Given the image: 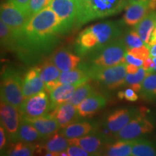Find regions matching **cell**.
Wrapping results in <instances>:
<instances>
[{
  "label": "cell",
  "mask_w": 156,
  "mask_h": 156,
  "mask_svg": "<svg viewBox=\"0 0 156 156\" xmlns=\"http://www.w3.org/2000/svg\"><path fill=\"white\" fill-rule=\"evenodd\" d=\"M90 77L108 89H115L125 85L126 64L122 63L112 67H99L85 63Z\"/></svg>",
  "instance_id": "5b68a950"
},
{
  "label": "cell",
  "mask_w": 156,
  "mask_h": 156,
  "mask_svg": "<svg viewBox=\"0 0 156 156\" xmlns=\"http://www.w3.org/2000/svg\"><path fill=\"white\" fill-rule=\"evenodd\" d=\"M60 85H62V83H60L58 79L56 80L47 82V83H45V90H46L48 93H50L51 92H52L54 89H56V87L59 86Z\"/></svg>",
  "instance_id": "b9f144b4"
},
{
  "label": "cell",
  "mask_w": 156,
  "mask_h": 156,
  "mask_svg": "<svg viewBox=\"0 0 156 156\" xmlns=\"http://www.w3.org/2000/svg\"><path fill=\"white\" fill-rule=\"evenodd\" d=\"M152 58H153L154 63H155V67H154L153 72H152V73H156V57H152Z\"/></svg>",
  "instance_id": "f907efd6"
},
{
  "label": "cell",
  "mask_w": 156,
  "mask_h": 156,
  "mask_svg": "<svg viewBox=\"0 0 156 156\" xmlns=\"http://www.w3.org/2000/svg\"><path fill=\"white\" fill-rule=\"evenodd\" d=\"M140 93L145 100H156V73H147L142 83Z\"/></svg>",
  "instance_id": "f1b7e54d"
},
{
  "label": "cell",
  "mask_w": 156,
  "mask_h": 156,
  "mask_svg": "<svg viewBox=\"0 0 156 156\" xmlns=\"http://www.w3.org/2000/svg\"><path fill=\"white\" fill-rule=\"evenodd\" d=\"M132 156H156V145L144 138L134 140L132 150Z\"/></svg>",
  "instance_id": "4316f807"
},
{
  "label": "cell",
  "mask_w": 156,
  "mask_h": 156,
  "mask_svg": "<svg viewBox=\"0 0 156 156\" xmlns=\"http://www.w3.org/2000/svg\"><path fill=\"white\" fill-rule=\"evenodd\" d=\"M46 140V142L43 145H36V150H38L37 153H43L45 155L47 152H51L56 153L57 156L61 152L67 151L70 145L69 139L65 137L62 132L60 134L56 132Z\"/></svg>",
  "instance_id": "7402d4cb"
},
{
  "label": "cell",
  "mask_w": 156,
  "mask_h": 156,
  "mask_svg": "<svg viewBox=\"0 0 156 156\" xmlns=\"http://www.w3.org/2000/svg\"><path fill=\"white\" fill-rule=\"evenodd\" d=\"M46 90L27 98L20 108L21 119H36L47 114L50 110L51 101Z\"/></svg>",
  "instance_id": "8992f818"
},
{
  "label": "cell",
  "mask_w": 156,
  "mask_h": 156,
  "mask_svg": "<svg viewBox=\"0 0 156 156\" xmlns=\"http://www.w3.org/2000/svg\"><path fill=\"white\" fill-rule=\"evenodd\" d=\"M153 129V123L146 116V113L140 108L139 114L115 134V137L119 140H133L151 133Z\"/></svg>",
  "instance_id": "52a82bcc"
},
{
  "label": "cell",
  "mask_w": 156,
  "mask_h": 156,
  "mask_svg": "<svg viewBox=\"0 0 156 156\" xmlns=\"http://www.w3.org/2000/svg\"><path fill=\"white\" fill-rule=\"evenodd\" d=\"M30 123L38 130L42 139L46 140L58 132L60 126L57 121L48 114L36 119H22Z\"/></svg>",
  "instance_id": "ac0fdd59"
},
{
  "label": "cell",
  "mask_w": 156,
  "mask_h": 156,
  "mask_svg": "<svg viewBox=\"0 0 156 156\" xmlns=\"http://www.w3.org/2000/svg\"><path fill=\"white\" fill-rule=\"evenodd\" d=\"M5 132V128L3 127L2 125H1V127H0V149H1V152L6 145Z\"/></svg>",
  "instance_id": "ee69618b"
},
{
  "label": "cell",
  "mask_w": 156,
  "mask_h": 156,
  "mask_svg": "<svg viewBox=\"0 0 156 156\" xmlns=\"http://www.w3.org/2000/svg\"><path fill=\"white\" fill-rule=\"evenodd\" d=\"M133 140H119L108 142L103 148L101 155L107 156H129L132 155Z\"/></svg>",
  "instance_id": "484cf974"
},
{
  "label": "cell",
  "mask_w": 156,
  "mask_h": 156,
  "mask_svg": "<svg viewBox=\"0 0 156 156\" xmlns=\"http://www.w3.org/2000/svg\"><path fill=\"white\" fill-rule=\"evenodd\" d=\"M49 59L61 72L69 71L79 66L81 58L67 48H59L55 51Z\"/></svg>",
  "instance_id": "2e32d148"
},
{
  "label": "cell",
  "mask_w": 156,
  "mask_h": 156,
  "mask_svg": "<svg viewBox=\"0 0 156 156\" xmlns=\"http://www.w3.org/2000/svg\"><path fill=\"white\" fill-rule=\"evenodd\" d=\"M149 0H127V5L129 4H133V3H138V2H146Z\"/></svg>",
  "instance_id": "c3c4849f"
},
{
  "label": "cell",
  "mask_w": 156,
  "mask_h": 156,
  "mask_svg": "<svg viewBox=\"0 0 156 156\" xmlns=\"http://www.w3.org/2000/svg\"><path fill=\"white\" fill-rule=\"evenodd\" d=\"M156 44V26L155 28H154L153 32H152L151 39H150L149 44H148V47H151V46H153V44Z\"/></svg>",
  "instance_id": "bcb514c9"
},
{
  "label": "cell",
  "mask_w": 156,
  "mask_h": 156,
  "mask_svg": "<svg viewBox=\"0 0 156 156\" xmlns=\"http://www.w3.org/2000/svg\"><path fill=\"white\" fill-rule=\"evenodd\" d=\"M0 118L1 125L5 128L9 139L13 142L18 141V130L20 124V113L19 109L1 100Z\"/></svg>",
  "instance_id": "30bf717a"
},
{
  "label": "cell",
  "mask_w": 156,
  "mask_h": 156,
  "mask_svg": "<svg viewBox=\"0 0 156 156\" xmlns=\"http://www.w3.org/2000/svg\"><path fill=\"white\" fill-rule=\"evenodd\" d=\"M52 0H30L28 12L31 17L43 9L49 7Z\"/></svg>",
  "instance_id": "d590c367"
},
{
  "label": "cell",
  "mask_w": 156,
  "mask_h": 156,
  "mask_svg": "<svg viewBox=\"0 0 156 156\" xmlns=\"http://www.w3.org/2000/svg\"><path fill=\"white\" fill-rule=\"evenodd\" d=\"M93 92H95V90L90 84L87 83H84L76 89L75 93L69 102L77 106L80 103L83 102L86 98L92 94Z\"/></svg>",
  "instance_id": "836d02e7"
},
{
  "label": "cell",
  "mask_w": 156,
  "mask_h": 156,
  "mask_svg": "<svg viewBox=\"0 0 156 156\" xmlns=\"http://www.w3.org/2000/svg\"><path fill=\"white\" fill-rule=\"evenodd\" d=\"M7 1L11 2H12L13 4H15V5L17 6L19 8H20L21 9H23V10L28 12V5L29 2H30V0H7Z\"/></svg>",
  "instance_id": "60d3db41"
},
{
  "label": "cell",
  "mask_w": 156,
  "mask_h": 156,
  "mask_svg": "<svg viewBox=\"0 0 156 156\" xmlns=\"http://www.w3.org/2000/svg\"><path fill=\"white\" fill-rule=\"evenodd\" d=\"M107 103L105 95L93 92L77 106L80 116L84 118L92 116L104 108Z\"/></svg>",
  "instance_id": "e0dca14e"
},
{
  "label": "cell",
  "mask_w": 156,
  "mask_h": 156,
  "mask_svg": "<svg viewBox=\"0 0 156 156\" xmlns=\"http://www.w3.org/2000/svg\"><path fill=\"white\" fill-rule=\"evenodd\" d=\"M69 140L70 145L80 146L85 151L90 153L91 155H101L106 144L111 142L107 135L97 131L88 135L79 138H72Z\"/></svg>",
  "instance_id": "4fadbf2b"
},
{
  "label": "cell",
  "mask_w": 156,
  "mask_h": 156,
  "mask_svg": "<svg viewBox=\"0 0 156 156\" xmlns=\"http://www.w3.org/2000/svg\"><path fill=\"white\" fill-rule=\"evenodd\" d=\"M118 97L120 99H124V91L120 90L119 92L118 93Z\"/></svg>",
  "instance_id": "681fc988"
},
{
  "label": "cell",
  "mask_w": 156,
  "mask_h": 156,
  "mask_svg": "<svg viewBox=\"0 0 156 156\" xmlns=\"http://www.w3.org/2000/svg\"><path fill=\"white\" fill-rule=\"evenodd\" d=\"M0 37L2 47L15 51L16 46V35L14 31L2 20L0 22Z\"/></svg>",
  "instance_id": "f546056e"
},
{
  "label": "cell",
  "mask_w": 156,
  "mask_h": 156,
  "mask_svg": "<svg viewBox=\"0 0 156 156\" xmlns=\"http://www.w3.org/2000/svg\"><path fill=\"white\" fill-rule=\"evenodd\" d=\"M154 67H155V63H154L153 58H151V56H150L149 58H147V59L143 61L142 67H143L146 71L148 72V73H152Z\"/></svg>",
  "instance_id": "7bdbcfd3"
},
{
  "label": "cell",
  "mask_w": 156,
  "mask_h": 156,
  "mask_svg": "<svg viewBox=\"0 0 156 156\" xmlns=\"http://www.w3.org/2000/svg\"><path fill=\"white\" fill-rule=\"evenodd\" d=\"M148 72L140 67L136 74H126L125 85L133 89L136 93H140L142 89V83L147 75Z\"/></svg>",
  "instance_id": "d6a6232c"
},
{
  "label": "cell",
  "mask_w": 156,
  "mask_h": 156,
  "mask_svg": "<svg viewBox=\"0 0 156 156\" xmlns=\"http://www.w3.org/2000/svg\"><path fill=\"white\" fill-rule=\"evenodd\" d=\"M127 48L124 38H117L100 49L88 54L87 63L99 67H112L126 63Z\"/></svg>",
  "instance_id": "3957f363"
},
{
  "label": "cell",
  "mask_w": 156,
  "mask_h": 156,
  "mask_svg": "<svg viewBox=\"0 0 156 156\" xmlns=\"http://www.w3.org/2000/svg\"><path fill=\"white\" fill-rule=\"evenodd\" d=\"M25 99L20 73L12 67L7 68L1 75V100L20 109Z\"/></svg>",
  "instance_id": "277c9868"
},
{
  "label": "cell",
  "mask_w": 156,
  "mask_h": 156,
  "mask_svg": "<svg viewBox=\"0 0 156 156\" xmlns=\"http://www.w3.org/2000/svg\"><path fill=\"white\" fill-rule=\"evenodd\" d=\"M151 12L148 2L129 4L125 8V13L122 18L124 25L134 27Z\"/></svg>",
  "instance_id": "ffe728a7"
},
{
  "label": "cell",
  "mask_w": 156,
  "mask_h": 156,
  "mask_svg": "<svg viewBox=\"0 0 156 156\" xmlns=\"http://www.w3.org/2000/svg\"><path fill=\"white\" fill-rule=\"evenodd\" d=\"M150 53L151 57H156V44L150 47Z\"/></svg>",
  "instance_id": "7dc6e473"
},
{
  "label": "cell",
  "mask_w": 156,
  "mask_h": 156,
  "mask_svg": "<svg viewBox=\"0 0 156 156\" xmlns=\"http://www.w3.org/2000/svg\"><path fill=\"white\" fill-rule=\"evenodd\" d=\"M123 91H124V99H125L126 101L134 102V101H136L139 98V96L136 93V92H135L131 87H129V88L126 89L125 90Z\"/></svg>",
  "instance_id": "f35d334b"
},
{
  "label": "cell",
  "mask_w": 156,
  "mask_h": 156,
  "mask_svg": "<svg viewBox=\"0 0 156 156\" xmlns=\"http://www.w3.org/2000/svg\"><path fill=\"white\" fill-rule=\"evenodd\" d=\"M77 25L118 14L127 5V0H77Z\"/></svg>",
  "instance_id": "7a4b0ae2"
},
{
  "label": "cell",
  "mask_w": 156,
  "mask_h": 156,
  "mask_svg": "<svg viewBox=\"0 0 156 156\" xmlns=\"http://www.w3.org/2000/svg\"><path fill=\"white\" fill-rule=\"evenodd\" d=\"M125 58L126 63L133 64V65H135L136 67H142V64H143V61H142V60L140 59V58H136L135 56H132V54H129L128 53H126Z\"/></svg>",
  "instance_id": "ab89813d"
},
{
  "label": "cell",
  "mask_w": 156,
  "mask_h": 156,
  "mask_svg": "<svg viewBox=\"0 0 156 156\" xmlns=\"http://www.w3.org/2000/svg\"><path fill=\"white\" fill-rule=\"evenodd\" d=\"M42 139L38 130L31 125L30 123L20 119L19 130L18 140L20 141L27 142V143H34Z\"/></svg>",
  "instance_id": "83f0119b"
},
{
  "label": "cell",
  "mask_w": 156,
  "mask_h": 156,
  "mask_svg": "<svg viewBox=\"0 0 156 156\" xmlns=\"http://www.w3.org/2000/svg\"><path fill=\"white\" fill-rule=\"evenodd\" d=\"M41 68L40 77L44 83L58 80L60 76V69L49 59L45 60L39 66Z\"/></svg>",
  "instance_id": "4dcf8cb0"
},
{
  "label": "cell",
  "mask_w": 156,
  "mask_h": 156,
  "mask_svg": "<svg viewBox=\"0 0 156 156\" xmlns=\"http://www.w3.org/2000/svg\"><path fill=\"white\" fill-rule=\"evenodd\" d=\"M127 53L132 54V56H135L136 58H140V59L144 60L147 59L151 56V53H150V48L146 45L140 46L138 48H133L127 49Z\"/></svg>",
  "instance_id": "8d00e7d4"
},
{
  "label": "cell",
  "mask_w": 156,
  "mask_h": 156,
  "mask_svg": "<svg viewBox=\"0 0 156 156\" xmlns=\"http://www.w3.org/2000/svg\"><path fill=\"white\" fill-rule=\"evenodd\" d=\"M69 156H88L91 155L90 153L81 147L80 146L76 145H71L67 149Z\"/></svg>",
  "instance_id": "74e56055"
},
{
  "label": "cell",
  "mask_w": 156,
  "mask_h": 156,
  "mask_svg": "<svg viewBox=\"0 0 156 156\" xmlns=\"http://www.w3.org/2000/svg\"><path fill=\"white\" fill-rule=\"evenodd\" d=\"M49 7L61 20L60 33L66 34L77 22L78 5L77 0H52Z\"/></svg>",
  "instance_id": "ba28073f"
},
{
  "label": "cell",
  "mask_w": 156,
  "mask_h": 156,
  "mask_svg": "<svg viewBox=\"0 0 156 156\" xmlns=\"http://www.w3.org/2000/svg\"><path fill=\"white\" fill-rule=\"evenodd\" d=\"M99 49L98 41L89 27L82 31L75 42V51L78 55L87 56Z\"/></svg>",
  "instance_id": "d6986e66"
},
{
  "label": "cell",
  "mask_w": 156,
  "mask_h": 156,
  "mask_svg": "<svg viewBox=\"0 0 156 156\" xmlns=\"http://www.w3.org/2000/svg\"><path fill=\"white\" fill-rule=\"evenodd\" d=\"M156 26V12H150L139 23L134 26L137 34L145 43V45L148 46L150 39L154 28Z\"/></svg>",
  "instance_id": "d4e9b609"
},
{
  "label": "cell",
  "mask_w": 156,
  "mask_h": 156,
  "mask_svg": "<svg viewBox=\"0 0 156 156\" xmlns=\"http://www.w3.org/2000/svg\"><path fill=\"white\" fill-rule=\"evenodd\" d=\"M0 12L1 20L14 31L16 36L20 34L30 18L27 12L9 1L2 4Z\"/></svg>",
  "instance_id": "9c48e42d"
},
{
  "label": "cell",
  "mask_w": 156,
  "mask_h": 156,
  "mask_svg": "<svg viewBox=\"0 0 156 156\" xmlns=\"http://www.w3.org/2000/svg\"><path fill=\"white\" fill-rule=\"evenodd\" d=\"M48 114L57 121L60 128L62 129L77 122L81 117L78 112L77 106L69 102L60 105L53 112L48 113Z\"/></svg>",
  "instance_id": "9a60e30c"
},
{
  "label": "cell",
  "mask_w": 156,
  "mask_h": 156,
  "mask_svg": "<svg viewBox=\"0 0 156 156\" xmlns=\"http://www.w3.org/2000/svg\"><path fill=\"white\" fill-rule=\"evenodd\" d=\"M90 78L86 64L84 63L73 69L62 72L58 80L62 84H77L81 85L87 83Z\"/></svg>",
  "instance_id": "603a6c76"
},
{
  "label": "cell",
  "mask_w": 156,
  "mask_h": 156,
  "mask_svg": "<svg viewBox=\"0 0 156 156\" xmlns=\"http://www.w3.org/2000/svg\"><path fill=\"white\" fill-rule=\"evenodd\" d=\"M80 85L77 84H62L49 93L50 110L48 113L53 112L56 107L64 103L69 102Z\"/></svg>",
  "instance_id": "44dd1931"
},
{
  "label": "cell",
  "mask_w": 156,
  "mask_h": 156,
  "mask_svg": "<svg viewBox=\"0 0 156 156\" xmlns=\"http://www.w3.org/2000/svg\"><path fill=\"white\" fill-rule=\"evenodd\" d=\"M140 108H120L107 115L104 126L112 134H116L139 114Z\"/></svg>",
  "instance_id": "7c38bea8"
},
{
  "label": "cell",
  "mask_w": 156,
  "mask_h": 156,
  "mask_svg": "<svg viewBox=\"0 0 156 156\" xmlns=\"http://www.w3.org/2000/svg\"><path fill=\"white\" fill-rule=\"evenodd\" d=\"M36 145L34 143H27L25 142H16L7 151V155L12 156H30L36 152Z\"/></svg>",
  "instance_id": "1f68e13d"
},
{
  "label": "cell",
  "mask_w": 156,
  "mask_h": 156,
  "mask_svg": "<svg viewBox=\"0 0 156 156\" xmlns=\"http://www.w3.org/2000/svg\"><path fill=\"white\" fill-rule=\"evenodd\" d=\"M61 20L50 7L30 18L25 28L16 36L17 51L23 59L33 60L41 54L50 51L58 43L61 34Z\"/></svg>",
  "instance_id": "6da1fadb"
},
{
  "label": "cell",
  "mask_w": 156,
  "mask_h": 156,
  "mask_svg": "<svg viewBox=\"0 0 156 156\" xmlns=\"http://www.w3.org/2000/svg\"><path fill=\"white\" fill-rule=\"evenodd\" d=\"M97 131V125L90 122H75L63 128L62 134L68 138H79L88 135Z\"/></svg>",
  "instance_id": "cb8c5ba5"
},
{
  "label": "cell",
  "mask_w": 156,
  "mask_h": 156,
  "mask_svg": "<svg viewBox=\"0 0 156 156\" xmlns=\"http://www.w3.org/2000/svg\"><path fill=\"white\" fill-rule=\"evenodd\" d=\"M89 28L93 31L98 41L99 49L116 40L122 34L120 23L114 21H106L96 23L90 25Z\"/></svg>",
  "instance_id": "8fae6325"
},
{
  "label": "cell",
  "mask_w": 156,
  "mask_h": 156,
  "mask_svg": "<svg viewBox=\"0 0 156 156\" xmlns=\"http://www.w3.org/2000/svg\"><path fill=\"white\" fill-rule=\"evenodd\" d=\"M139 69V67H136V66L133 65V64L128 63L126 64V72L129 74H136L138 72Z\"/></svg>",
  "instance_id": "f6af8a7d"
},
{
  "label": "cell",
  "mask_w": 156,
  "mask_h": 156,
  "mask_svg": "<svg viewBox=\"0 0 156 156\" xmlns=\"http://www.w3.org/2000/svg\"><path fill=\"white\" fill-rule=\"evenodd\" d=\"M39 66L33 67L23 77V91L25 98L38 93L45 89V83L40 77Z\"/></svg>",
  "instance_id": "5bb4252c"
},
{
  "label": "cell",
  "mask_w": 156,
  "mask_h": 156,
  "mask_svg": "<svg viewBox=\"0 0 156 156\" xmlns=\"http://www.w3.org/2000/svg\"><path fill=\"white\" fill-rule=\"evenodd\" d=\"M124 41L127 49L140 47V46H144V44H145V43L140 38V35L137 34V32L134 29L129 31L124 36Z\"/></svg>",
  "instance_id": "e575fe53"
}]
</instances>
